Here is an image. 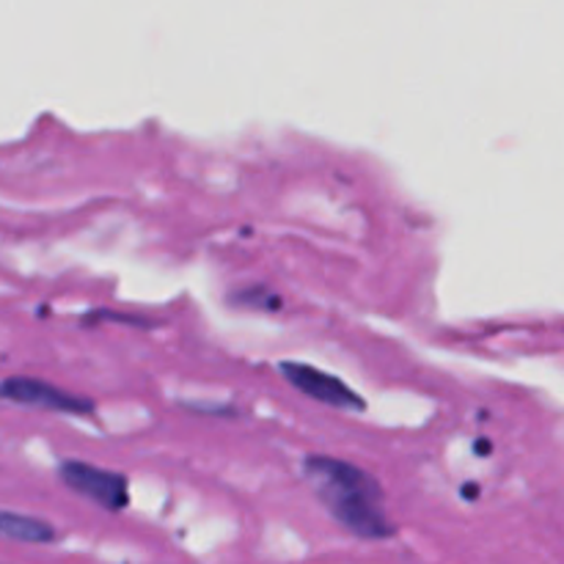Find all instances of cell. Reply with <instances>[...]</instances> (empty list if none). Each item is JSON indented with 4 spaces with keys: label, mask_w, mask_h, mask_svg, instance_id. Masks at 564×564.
<instances>
[{
    "label": "cell",
    "mask_w": 564,
    "mask_h": 564,
    "mask_svg": "<svg viewBox=\"0 0 564 564\" xmlns=\"http://www.w3.org/2000/svg\"><path fill=\"white\" fill-rule=\"evenodd\" d=\"M303 477L328 516L352 538L389 540L397 534L394 521L386 512L383 488L361 466L341 457L308 455L303 460Z\"/></svg>",
    "instance_id": "obj_1"
},
{
    "label": "cell",
    "mask_w": 564,
    "mask_h": 564,
    "mask_svg": "<svg viewBox=\"0 0 564 564\" xmlns=\"http://www.w3.org/2000/svg\"><path fill=\"white\" fill-rule=\"evenodd\" d=\"M61 485L105 512H124L130 507V479L110 468L66 457L55 468Z\"/></svg>",
    "instance_id": "obj_2"
},
{
    "label": "cell",
    "mask_w": 564,
    "mask_h": 564,
    "mask_svg": "<svg viewBox=\"0 0 564 564\" xmlns=\"http://www.w3.org/2000/svg\"><path fill=\"white\" fill-rule=\"evenodd\" d=\"M0 400L14 402V405L22 408H36V411L69 413V416H94L97 413V402L94 400L47 383L42 378H6L0 383Z\"/></svg>",
    "instance_id": "obj_3"
},
{
    "label": "cell",
    "mask_w": 564,
    "mask_h": 564,
    "mask_svg": "<svg viewBox=\"0 0 564 564\" xmlns=\"http://www.w3.org/2000/svg\"><path fill=\"white\" fill-rule=\"evenodd\" d=\"M279 372L292 389H297L303 397L319 402V405L336 408V411H352V413L367 411V400H364L356 389H350L345 380L325 372V369H317L312 367V364H303V361H281Z\"/></svg>",
    "instance_id": "obj_4"
},
{
    "label": "cell",
    "mask_w": 564,
    "mask_h": 564,
    "mask_svg": "<svg viewBox=\"0 0 564 564\" xmlns=\"http://www.w3.org/2000/svg\"><path fill=\"white\" fill-rule=\"evenodd\" d=\"M0 538L28 545H50L58 540V529L44 518L0 510Z\"/></svg>",
    "instance_id": "obj_5"
},
{
    "label": "cell",
    "mask_w": 564,
    "mask_h": 564,
    "mask_svg": "<svg viewBox=\"0 0 564 564\" xmlns=\"http://www.w3.org/2000/svg\"><path fill=\"white\" fill-rule=\"evenodd\" d=\"M229 303L237 308H251V312H264V314H273L284 308V301H281L279 292H273L264 284L240 286V290L231 292Z\"/></svg>",
    "instance_id": "obj_6"
}]
</instances>
